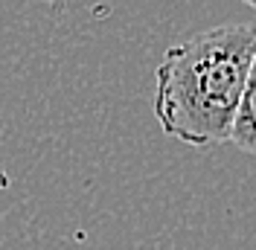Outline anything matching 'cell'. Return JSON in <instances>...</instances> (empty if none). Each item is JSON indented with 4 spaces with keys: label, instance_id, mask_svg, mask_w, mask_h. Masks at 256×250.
<instances>
[{
    "label": "cell",
    "instance_id": "3957f363",
    "mask_svg": "<svg viewBox=\"0 0 256 250\" xmlns=\"http://www.w3.org/2000/svg\"><path fill=\"white\" fill-rule=\"evenodd\" d=\"M244 3H248V6H250V9H256V0H244Z\"/></svg>",
    "mask_w": 256,
    "mask_h": 250
},
{
    "label": "cell",
    "instance_id": "6da1fadb",
    "mask_svg": "<svg viewBox=\"0 0 256 250\" xmlns=\"http://www.w3.org/2000/svg\"><path fill=\"white\" fill-rule=\"evenodd\" d=\"M254 50V24H222L175 41L154 70L160 131L192 148L230 140Z\"/></svg>",
    "mask_w": 256,
    "mask_h": 250
},
{
    "label": "cell",
    "instance_id": "7a4b0ae2",
    "mask_svg": "<svg viewBox=\"0 0 256 250\" xmlns=\"http://www.w3.org/2000/svg\"><path fill=\"white\" fill-rule=\"evenodd\" d=\"M230 142L239 146L242 152H248V154H256V50H254L250 70H248L244 90H242L239 114H236V122H233Z\"/></svg>",
    "mask_w": 256,
    "mask_h": 250
}]
</instances>
